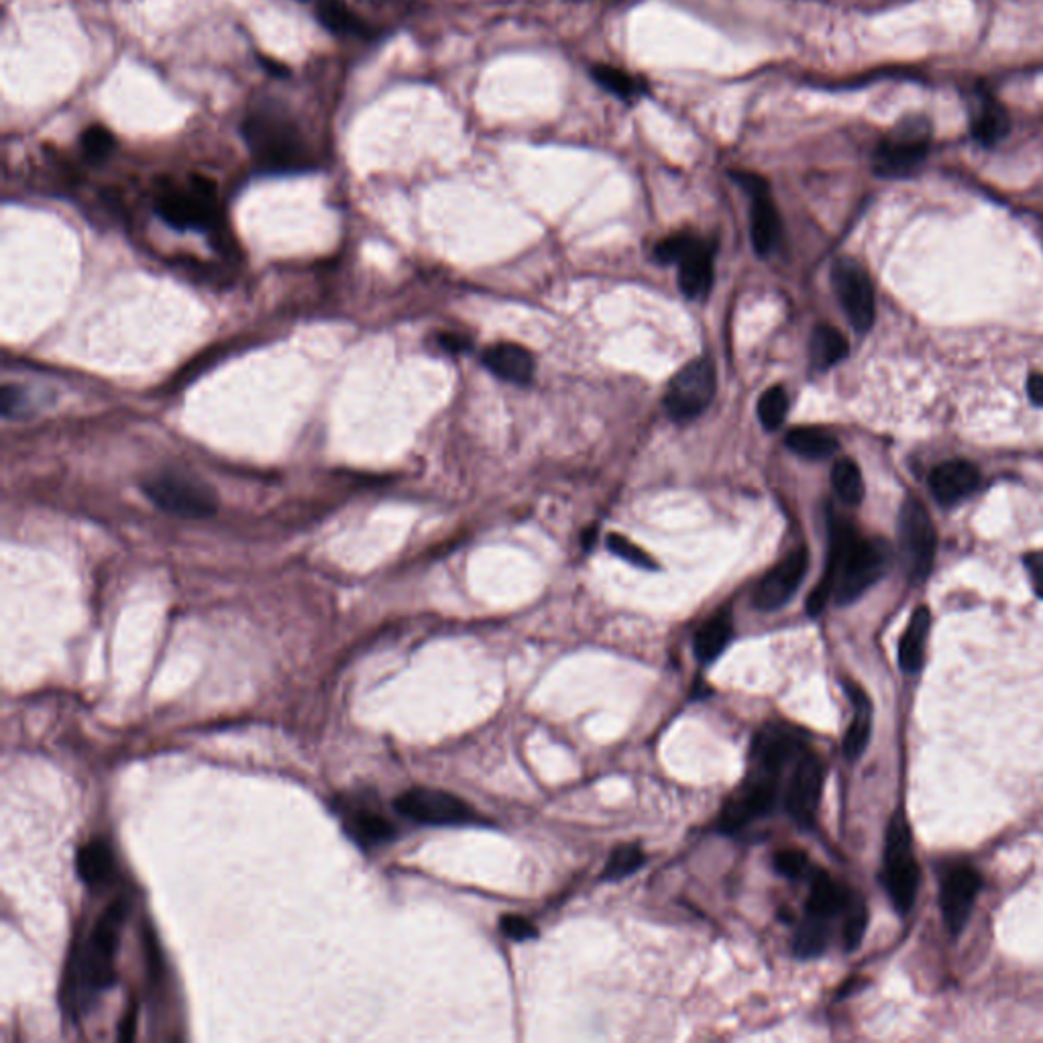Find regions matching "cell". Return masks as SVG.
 <instances>
[{"instance_id": "6da1fadb", "label": "cell", "mask_w": 1043, "mask_h": 1043, "mask_svg": "<svg viewBox=\"0 0 1043 1043\" xmlns=\"http://www.w3.org/2000/svg\"><path fill=\"white\" fill-rule=\"evenodd\" d=\"M891 565V546L882 538H865L853 522L830 518V553L820 583L808 600L809 616H820L834 598L850 605L872 588Z\"/></svg>"}, {"instance_id": "7a4b0ae2", "label": "cell", "mask_w": 1043, "mask_h": 1043, "mask_svg": "<svg viewBox=\"0 0 1043 1043\" xmlns=\"http://www.w3.org/2000/svg\"><path fill=\"white\" fill-rule=\"evenodd\" d=\"M125 915H127V907L123 901L111 903L84 943L78 958L76 978H72L76 988L82 993L80 999H92L94 995L115 985L117 981L115 960H117L118 941H120Z\"/></svg>"}, {"instance_id": "3957f363", "label": "cell", "mask_w": 1043, "mask_h": 1043, "mask_svg": "<svg viewBox=\"0 0 1043 1043\" xmlns=\"http://www.w3.org/2000/svg\"><path fill=\"white\" fill-rule=\"evenodd\" d=\"M257 163L267 172H298L309 167L306 146L290 118L278 111H259L243 127Z\"/></svg>"}, {"instance_id": "277c9868", "label": "cell", "mask_w": 1043, "mask_h": 1043, "mask_svg": "<svg viewBox=\"0 0 1043 1043\" xmlns=\"http://www.w3.org/2000/svg\"><path fill=\"white\" fill-rule=\"evenodd\" d=\"M881 879L895 912L909 915L917 901L922 872L913 850L912 827L901 809L893 813L886 827Z\"/></svg>"}, {"instance_id": "5b68a950", "label": "cell", "mask_w": 1043, "mask_h": 1043, "mask_svg": "<svg viewBox=\"0 0 1043 1043\" xmlns=\"http://www.w3.org/2000/svg\"><path fill=\"white\" fill-rule=\"evenodd\" d=\"M155 210L177 231H206L217 222V188L205 176H192L188 186H167L155 198Z\"/></svg>"}, {"instance_id": "8992f818", "label": "cell", "mask_w": 1043, "mask_h": 1043, "mask_svg": "<svg viewBox=\"0 0 1043 1043\" xmlns=\"http://www.w3.org/2000/svg\"><path fill=\"white\" fill-rule=\"evenodd\" d=\"M931 146V127L926 117L901 120L874 149V172L884 177L912 176L926 162Z\"/></svg>"}, {"instance_id": "52a82bcc", "label": "cell", "mask_w": 1043, "mask_h": 1043, "mask_svg": "<svg viewBox=\"0 0 1043 1043\" xmlns=\"http://www.w3.org/2000/svg\"><path fill=\"white\" fill-rule=\"evenodd\" d=\"M899 538H901V553H903V563H905L909 581L912 583L924 581L934 567L938 532L926 506L917 498H907L901 508Z\"/></svg>"}, {"instance_id": "ba28073f", "label": "cell", "mask_w": 1043, "mask_h": 1043, "mask_svg": "<svg viewBox=\"0 0 1043 1043\" xmlns=\"http://www.w3.org/2000/svg\"><path fill=\"white\" fill-rule=\"evenodd\" d=\"M143 489L149 500L170 514L210 518L217 512L215 491L182 473H158L143 482Z\"/></svg>"}, {"instance_id": "9c48e42d", "label": "cell", "mask_w": 1043, "mask_h": 1043, "mask_svg": "<svg viewBox=\"0 0 1043 1043\" xmlns=\"http://www.w3.org/2000/svg\"><path fill=\"white\" fill-rule=\"evenodd\" d=\"M716 368L709 359H695L669 383L664 408L676 422H687L707 410L716 396Z\"/></svg>"}, {"instance_id": "30bf717a", "label": "cell", "mask_w": 1043, "mask_h": 1043, "mask_svg": "<svg viewBox=\"0 0 1043 1043\" xmlns=\"http://www.w3.org/2000/svg\"><path fill=\"white\" fill-rule=\"evenodd\" d=\"M779 779L780 777L768 775L758 768H750L749 777L723 803L718 820L720 832L735 834L738 830L746 827L750 822L763 818L775 808Z\"/></svg>"}, {"instance_id": "8fae6325", "label": "cell", "mask_w": 1043, "mask_h": 1043, "mask_svg": "<svg viewBox=\"0 0 1043 1043\" xmlns=\"http://www.w3.org/2000/svg\"><path fill=\"white\" fill-rule=\"evenodd\" d=\"M396 809L412 822L427 825H463L479 820L477 811L461 797L428 787L404 791L396 799Z\"/></svg>"}, {"instance_id": "7c38bea8", "label": "cell", "mask_w": 1043, "mask_h": 1043, "mask_svg": "<svg viewBox=\"0 0 1043 1043\" xmlns=\"http://www.w3.org/2000/svg\"><path fill=\"white\" fill-rule=\"evenodd\" d=\"M832 283L848 321L858 333L874 323V290L867 269L854 259H839L832 269Z\"/></svg>"}, {"instance_id": "4fadbf2b", "label": "cell", "mask_w": 1043, "mask_h": 1043, "mask_svg": "<svg viewBox=\"0 0 1043 1043\" xmlns=\"http://www.w3.org/2000/svg\"><path fill=\"white\" fill-rule=\"evenodd\" d=\"M825 764L822 758L806 749L795 761L791 780L785 795V808L799 825H811L822 799Z\"/></svg>"}, {"instance_id": "5bb4252c", "label": "cell", "mask_w": 1043, "mask_h": 1043, "mask_svg": "<svg viewBox=\"0 0 1043 1043\" xmlns=\"http://www.w3.org/2000/svg\"><path fill=\"white\" fill-rule=\"evenodd\" d=\"M981 886L983 879L970 865H954L941 877L940 907L950 934L958 936L969 924Z\"/></svg>"}, {"instance_id": "9a60e30c", "label": "cell", "mask_w": 1043, "mask_h": 1043, "mask_svg": "<svg viewBox=\"0 0 1043 1043\" xmlns=\"http://www.w3.org/2000/svg\"><path fill=\"white\" fill-rule=\"evenodd\" d=\"M735 182L749 192L750 196V233L752 245L758 255L770 253L777 245L780 236V219L777 206L770 196V186L766 179L749 172H735Z\"/></svg>"}, {"instance_id": "2e32d148", "label": "cell", "mask_w": 1043, "mask_h": 1043, "mask_svg": "<svg viewBox=\"0 0 1043 1043\" xmlns=\"http://www.w3.org/2000/svg\"><path fill=\"white\" fill-rule=\"evenodd\" d=\"M808 567L809 553L806 548H797L791 555H787L777 567L764 575L763 581L754 589V605L763 612L780 610L803 583Z\"/></svg>"}, {"instance_id": "e0dca14e", "label": "cell", "mask_w": 1043, "mask_h": 1043, "mask_svg": "<svg viewBox=\"0 0 1043 1043\" xmlns=\"http://www.w3.org/2000/svg\"><path fill=\"white\" fill-rule=\"evenodd\" d=\"M806 749L808 746L803 744V738L793 732L789 726L770 723L754 738L750 766L780 777L783 768Z\"/></svg>"}, {"instance_id": "ac0fdd59", "label": "cell", "mask_w": 1043, "mask_h": 1043, "mask_svg": "<svg viewBox=\"0 0 1043 1043\" xmlns=\"http://www.w3.org/2000/svg\"><path fill=\"white\" fill-rule=\"evenodd\" d=\"M929 487L941 503H958L966 500L981 487V471L970 461H946L931 471Z\"/></svg>"}, {"instance_id": "d6986e66", "label": "cell", "mask_w": 1043, "mask_h": 1043, "mask_svg": "<svg viewBox=\"0 0 1043 1043\" xmlns=\"http://www.w3.org/2000/svg\"><path fill=\"white\" fill-rule=\"evenodd\" d=\"M679 283L683 294L697 300L706 298L714 286V250L711 245L691 236L689 247L679 259Z\"/></svg>"}, {"instance_id": "ffe728a7", "label": "cell", "mask_w": 1043, "mask_h": 1043, "mask_svg": "<svg viewBox=\"0 0 1043 1043\" xmlns=\"http://www.w3.org/2000/svg\"><path fill=\"white\" fill-rule=\"evenodd\" d=\"M854 895L848 886L834 881L825 870H811L809 877L808 913L834 919L844 915Z\"/></svg>"}, {"instance_id": "44dd1931", "label": "cell", "mask_w": 1043, "mask_h": 1043, "mask_svg": "<svg viewBox=\"0 0 1043 1043\" xmlns=\"http://www.w3.org/2000/svg\"><path fill=\"white\" fill-rule=\"evenodd\" d=\"M345 830L361 848H375L396 838V825L371 808L345 811Z\"/></svg>"}, {"instance_id": "7402d4cb", "label": "cell", "mask_w": 1043, "mask_h": 1043, "mask_svg": "<svg viewBox=\"0 0 1043 1043\" xmlns=\"http://www.w3.org/2000/svg\"><path fill=\"white\" fill-rule=\"evenodd\" d=\"M484 366L500 380L512 383H529L534 375L532 355L514 343H498L484 354Z\"/></svg>"}, {"instance_id": "603a6c76", "label": "cell", "mask_w": 1043, "mask_h": 1043, "mask_svg": "<svg viewBox=\"0 0 1043 1043\" xmlns=\"http://www.w3.org/2000/svg\"><path fill=\"white\" fill-rule=\"evenodd\" d=\"M846 693L853 702V721L844 735V756L848 761H856L865 754L872 732V704L867 691L858 683L846 681Z\"/></svg>"}, {"instance_id": "cb8c5ba5", "label": "cell", "mask_w": 1043, "mask_h": 1043, "mask_svg": "<svg viewBox=\"0 0 1043 1043\" xmlns=\"http://www.w3.org/2000/svg\"><path fill=\"white\" fill-rule=\"evenodd\" d=\"M929 628H931V612L927 607H917L899 642V664L909 675H917L924 667Z\"/></svg>"}, {"instance_id": "d4e9b609", "label": "cell", "mask_w": 1043, "mask_h": 1043, "mask_svg": "<svg viewBox=\"0 0 1043 1043\" xmlns=\"http://www.w3.org/2000/svg\"><path fill=\"white\" fill-rule=\"evenodd\" d=\"M1009 131V117L1005 108L990 94H981L972 108V135L985 148L999 143Z\"/></svg>"}, {"instance_id": "484cf974", "label": "cell", "mask_w": 1043, "mask_h": 1043, "mask_svg": "<svg viewBox=\"0 0 1043 1043\" xmlns=\"http://www.w3.org/2000/svg\"><path fill=\"white\" fill-rule=\"evenodd\" d=\"M734 636V622L730 610H720L716 616L709 617L706 624L697 630L693 638L695 657L702 662L716 661Z\"/></svg>"}, {"instance_id": "4316f807", "label": "cell", "mask_w": 1043, "mask_h": 1043, "mask_svg": "<svg viewBox=\"0 0 1043 1043\" xmlns=\"http://www.w3.org/2000/svg\"><path fill=\"white\" fill-rule=\"evenodd\" d=\"M850 354V345L846 337L839 333L838 328L830 324H820L815 326L811 343H809V355L811 363L818 369L834 368L839 361H844Z\"/></svg>"}, {"instance_id": "83f0119b", "label": "cell", "mask_w": 1043, "mask_h": 1043, "mask_svg": "<svg viewBox=\"0 0 1043 1043\" xmlns=\"http://www.w3.org/2000/svg\"><path fill=\"white\" fill-rule=\"evenodd\" d=\"M115 856L104 839H90L78 850V872L86 884H103L113 877Z\"/></svg>"}, {"instance_id": "f1b7e54d", "label": "cell", "mask_w": 1043, "mask_h": 1043, "mask_svg": "<svg viewBox=\"0 0 1043 1043\" xmlns=\"http://www.w3.org/2000/svg\"><path fill=\"white\" fill-rule=\"evenodd\" d=\"M830 924H832V919H827V917L815 915V913H806L803 922L799 924L797 931H795V955L803 958V960L822 955L830 946V936H832Z\"/></svg>"}, {"instance_id": "f546056e", "label": "cell", "mask_w": 1043, "mask_h": 1043, "mask_svg": "<svg viewBox=\"0 0 1043 1043\" xmlns=\"http://www.w3.org/2000/svg\"><path fill=\"white\" fill-rule=\"evenodd\" d=\"M785 442L795 455L811 459V461H822L838 451V439L832 432L818 427L793 428L787 434Z\"/></svg>"}, {"instance_id": "4dcf8cb0", "label": "cell", "mask_w": 1043, "mask_h": 1043, "mask_svg": "<svg viewBox=\"0 0 1043 1043\" xmlns=\"http://www.w3.org/2000/svg\"><path fill=\"white\" fill-rule=\"evenodd\" d=\"M316 15L324 27L338 35L354 33L361 37H371L373 30L363 23L345 0H316Z\"/></svg>"}, {"instance_id": "1f68e13d", "label": "cell", "mask_w": 1043, "mask_h": 1043, "mask_svg": "<svg viewBox=\"0 0 1043 1043\" xmlns=\"http://www.w3.org/2000/svg\"><path fill=\"white\" fill-rule=\"evenodd\" d=\"M591 76L600 86H603L607 92H612V94H616L617 98H622L626 103H636L647 94V82L645 80L636 78V76L622 70V68H616V66L598 63V66L591 68Z\"/></svg>"}, {"instance_id": "d6a6232c", "label": "cell", "mask_w": 1043, "mask_h": 1043, "mask_svg": "<svg viewBox=\"0 0 1043 1043\" xmlns=\"http://www.w3.org/2000/svg\"><path fill=\"white\" fill-rule=\"evenodd\" d=\"M832 485L846 506H858L865 498V479L853 459H839L832 470Z\"/></svg>"}, {"instance_id": "836d02e7", "label": "cell", "mask_w": 1043, "mask_h": 1043, "mask_svg": "<svg viewBox=\"0 0 1043 1043\" xmlns=\"http://www.w3.org/2000/svg\"><path fill=\"white\" fill-rule=\"evenodd\" d=\"M645 862H647V854L642 853L640 846H636V844L617 846L605 862L602 879L603 881H622V879L630 877L636 870L645 867Z\"/></svg>"}, {"instance_id": "e575fe53", "label": "cell", "mask_w": 1043, "mask_h": 1043, "mask_svg": "<svg viewBox=\"0 0 1043 1043\" xmlns=\"http://www.w3.org/2000/svg\"><path fill=\"white\" fill-rule=\"evenodd\" d=\"M867 903H865L862 896L854 895L850 905L846 907V912L842 915V941H844V948L848 952H853L860 946V941L867 934Z\"/></svg>"}, {"instance_id": "d590c367", "label": "cell", "mask_w": 1043, "mask_h": 1043, "mask_svg": "<svg viewBox=\"0 0 1043 1043\" xmlns=\"http://www.w3.org/2000/svg\"><path fill=\"white\" fill-rule=\"evenodd\" d=\"M787 410H789V396H787L785 387H780V385L766 390L763 397L758 399V418H761L763 427L768 428V430H775L783 425Z\"/></svg>"}, {"instance_id": "8d00e7d4", "label": "cell", "mask_w": 1043, "mask_h": 1043, "mask_svg": "<svg viewBox=\"0 0 1043 1043\" xmlns=\"http://www.w3.org/2000/svg\"><path fill=\"white\" fill-rule=\"evenodd\" d=\"M80 141L90 160H104L115 149V135L103 125H90L89 129L82 132Z\"/></svg>"}, {"instance_id": "74e56055", "label": "cell", "mask_w": 1043, "mask_h": 1043, "mask_svg": "<svg viewBox=\"0 0 1043 1043\" xmlns=\"http://www.w3.org/2000/svg\"><path fill=\"white\" fill-rule=\"evenodd\" d=\"M607 548L619 559L628 560L630 565L642 567V569H657V563L648 555L647 551H642L638 544H634L633 541H628L622 534H612L607 538Z\"/></svg>"}, {"instance_id": "f35d334b", "label": "cell", "mask_w": 1043, "mask_h": 1043, "mask_svg": "<svg viewBox=\"0 0 1043 1043\" xmlns=\"http://www.w3.org/2000/svg\"><path fill=\"white\" fill-rule=\"evenodd\" d=\"M775 868H777L779 874L791 879V881L806 877L811 870L808 854L795 850V848H787V850H779L775 854Z\"/></svg>"}, {"instance_id": "ab89813d", "label": "cell", "mask_w": 1043, "mask_h": 1043, "mask_svg": "<svg viewBox=\"0 0 1043 1043\" xmlns=\"http://www.w3.org/2000/svg\"><path fill=\"white\" fill-rule=\"evenodd\" d=\"M500 929L506 938L515 941L534 940L538 936V929L530 919L522 917V915H514V913L501 917Z\"/></svg>"}, {"instance_id": "60d3db41", "label": "cell", "mask_w": 1043, "mask_h": 1043, "mask_svg": "<svg viewBox=\"0 0 1043 1043\" xmlns=\"http://www.w3.org/2000/svg\"><path fill=\"white\" fill-rule=\"evenodd\" d=\"M1025 567H1028L1029 577H1031V586L1035 589L1038 598L1043 600V551L1029 553L1025 557Z\"/></svg>"}, {"instance_id": "b9f144b4", "label": "cell", "mask_w": 1043, "mask_h": 1043, "mask_svg": "<svg viewBox=\"0 0 1043 1043\" xmlns=\"http://www.w3.org/2000/svg\"><path fill=\"white\" fill-rule=\"evenodd\" d=\"M439 343H441V347L444 349V351H447V354H467V351L471 349L470 338L461 337V335H453V333H449V335H441V337H439Z\"/></svg>"}, {"instance_id": "7bdbcfd3", "label": "cell", "mask_w": 1043, "mask_h": 1043, "mask_svg": "<svg viewBox=\"0 0 1043 1043\" xmlns=\"http://www.w3.org/2000/svg\"><path fill=\"white\" fill-rule=\"evenodd\" d=\"M135 1029H137V1007L132 1005L127 1009L125 1017L120 1019V1028H118V1040L120 1042H131L135 1038Z\"/></svg>"}, {"instance_id": "ee69618b", "label": "cell", "mask_w": 1043, "mask_h": 1043, "mask_svg": "<svg viewBox=\"0 0 1043 1043\" xmlns=\"http://www.w3.org/2000/svg\"><path fill=\"white\" fill-rule=\"evenodd\" d=\"M21 404H23L21 392H19L16 387L4 385V387H2V412H4V416H9V418H11V416L19 410V406H21Z\"/></svg>"}, {"instance_id": "f6af8a7d", "label": "cell", "mask_w": 1043, "mask_h": 1043, "mask_svg": "<svg viewBox=\"0 0 1043 1043\" xmlns=\"http://www.w3.org/2000/svg\"><path fill=\"white\" fill-rule=\"evenodd\" d=\"M1028 392L1031 402L1035 406H1042L1043 408V375L1042 373H1033L1029 375L1028 380Z\"/></svg>"}, {"instance_id": "bcb514c9", "label": "cell", "mask_w": 1043, "mask_h": 1043, "mask_svg": "<svg viewBox=\"0 0 1043 1043\" xmlns=\"http://www.w3.org/2000/svg\"><path fill=\"white\" fill-rule=\"evenodd\" d=\"M259 61L264 63L265 68H267L269 72H274V74H288V70H286V68H281V63H278L276 59H269L265 58V56H262Z\"/></svg>"}]
</instances>
